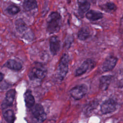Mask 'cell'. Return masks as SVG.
<instances>
[{
    "label": "cell",
    "mask_w": 123,
    "mask_h": 123,
    "mask_svg": "<svg viewBox=\"0 0 123 123\" xmlns=\"http://www.w3.org/2000/svg\"><path fill=\"white\" fill-rule=\"evenodd\" d=\"M62 23V17L57 12H51L47 19V30L49 34H54L59 32Z\"/></svg>",
    "instance_id": "obj_1"
},
{
    "label": "cell",
    "mask_w": 123,
    "mask_h": 123,
    "mask_svg": "<svg viewBox=\"0 0 123 123\" xmlns=\"http://www.w3.org/2000/svg\"><path fill=\"white\" fill-rule=\"evenodd\" d=\"M69 62V56L67 54H64L60 61L57 70L58 77L61 80L65 78L68 73Z\"/></svg>",
    "instance_id": "obj_2"
},
{
    "label": "cell",
    "mask_w": 123,
    "mask_h": 123,
    "mask_svg": "<svg viewBox=\"0 0 123 123\" xmlns=\"http://www.w3.org/2000/svg\"><path fill=\"white\" fill-rule=\"evenodd\" d=\"M87 91V86L86 84H81L72 88L70 91V94L75 100H80L86 95Z\"/></svg>",
    "instance_id": "obj_3"
},
{
    "label": "cell",
    "mask_w": 123,
    "mask_h": 123,
    "mask_svg": "<svg viewBox=\"0 0 123 123\" xmlns=\"http://www.w3.org/2000/svg\"><path fill=\"white\" fill-rule=\"evenodd\" d=\"M117 103L112 98L105 100L100 105V111L103 114H107L114 112L117 109Z\"/></svg>",
    "instance_id": "obj_4"
},
{
    "label": "cell",
    "mask_w": 123,
    "mask_h": 123,
    "mask_svg": "<svg viewBox=\"0 0 123 123\" xmlns=\"http://www.w3.org/2000/svg\"><path fill=\"white\" fill-rule=\"evenodd\" d=\"M32 108V114L33 118L37 122H43L47 118V115L41 105L37 104Z\"/></svg>",
    "instance_id": "obj_5"
},
{
    "label": "cell",
    "mask_w": 123,
    "mask_h": 123,
    "mask_svg": "<svg viewBox=\"0 0 123 123\" xmlns=\"http://www.w3.org/2000/svg\"><path fill=\"white\" fill-rule=\"evenodd\" d=\"M47 70L44 68L35 67L32 68L28 73V77L31 80L42 79L47 74Z\"/></svg>",
    "instance_id": "obj_6"
},
{
    "label": "cell",
    "mask_w": 123,
    "mask_h": 123,
    "mask_svg": "<svg viewBox=\"0 0 123 123\" xmlns=\"http://www.w3.org/2000/svg\"><path fill=\"white\" fill-rule=\"evenodd\" d=\"M94 66V64L93 61L90 59H87L76 70L75 76L77 77L85 74L89 70H91L92 68H93Z\"/></svg>",
    "instance_id": "obj_7"
},
{
    "label": "cell",
    "mask_w": 123,
    "mask_h": 123,
    "mask_svg": "<svg viewBox=\"0 0 123 123\" xmlns=\"http://www.w3.org/2000/svg\"><path fill=\"white\" fill-rule=\"evenodd\" d=\"M118 59L114 56H109L106 59L102 65V69L104 72L112 70L115 67Z\"/></svg>",
    "instance_id": "obj_8"
},
{
    "label": "cell",
    "mask_w": 123,
    "mask_h": 123,
    "mask_svg": "<svg viewBox=\"0 0 123 123\" xmlns=\"http://www.w3.org/2000/svg\"><path fill=\"white\" fill-rule=\"evenodd\" d=\"M15 90L13 89H10L7 92L5 98L1 104V108L2 109H5L12 105L15 98Z\"/></svg>",
    "instance_id": "obj_9"
},
{
    "label": "cell",
    "mask_w": 123,
    "mask_h": 123,
    "mask_svg": "<svg viewBox=\"0 0 123 123\" xmlns=\"http://www.w3.org/2000/svg\"><path fill=\"white\" fill-rule=\"evenodd\" d=\"M77 3L78 13L81 17H83L85 13H86L90 8V2L89 0H77Z\"/></svg>",
    "instance_id": "obj_10"
},
{
    "label": "cell",
    "mask_w": 123,
    "mask_h": 123,
    "mask_svg": "<svg viewBox=\"0 0 123 123\" xmlns=\"http://www.w3.org/2000/svg\"><path fill=\"white\" fill-rule=\"evenodd\" d=\"M61 47V42L57 36H52L49 39V48L52 55H55L59 52Z\"/></svg>",
    "instance_id": "obj_11"
},
{
    "label": "cell",
    "mask_w": 123,
    "mask_h": 123,
    "mask_svg": "<svg viewBox=\"0 0 123 123\" xmlns=\"http://www.w3.org/2000/svg\"><path fill=\"white\" fill-rule=\"evenodd\" d=\"M112 78V76L111 75H106L101 76L99 79V89L102 91L107 90L111 82Z\"/></svg>",
    "instance_id": "obj_12"
},
{
    "label": "cell",
    "mask_w": 123,
    "mask_h": 123,
    "mask_svg": "<svg viewBox=\"0 0 123 123\" xmlns=\"http://www.w3.org/2000/svg\"><path fill=\"white\" fill-rule=\"evenodd\" d=\"M85 16L88 20L96 21L102 19L103 17V14L99 11L91 10L86 12Z\"/></svg>",
    "instance_id": "obj_13"
},
{
    "label": "cell",
    "mask_w": 123,
    "mask_h": 123,
    "mask_svg": "<svg viewBox=\"0 0 123 123\" xmlns=\"http://www.w3.org/2000/svg\"><path fill=\"white\" fill-rule=\"evenodd\" d=\"M3 66L15 71L20 70L22 68V65L20 62L13 59L8 60L4 64Z\"/></svg>",
    "instance_id": "obj_14"
},
{
    "label": "cell",
    "mask_w": 123,
    "mask_h": 123,
    "mask_svg": "<svg viewBox=\"0 0 123 123\" xmlns=\"http://www.w3.org/2000/svg\"><path fill=\"white\" fill-rule=\"evenodd\" d=\"M91 32L88 27H83L77 33V37L81 41H84L88 39L91 36Z\"/></svg>",
    "instance_id": "obj_15"
},
{
    "label": "cell",
    "mask_w": 123,
    "mask_h": 123,
    "mask_svg": "<svg viewBox=\"0 0 123 123\" xmlns=\"http://www.w3.org/2000/svg\"><path fill=\"white\" fill-rule=\"evenodd\" d=\"M37 2L36 0H24L23 7L25 11L28 12L37 8Z\"/></svg>",
    "instance_id": "obj_16"
},
{
    "label": "cell",
    "mask_w": 123,
    "mask_h": 123,
    "mask_svg": "<svg viewBox=\"0 0 123 123\" xmlns=\"http://www.w3.org/2000/svg\"><path fill=\"white\" fill-rule=\"evenodd\" d=\"M99 7L106 12L112 13L117 10L116 5L112 2H107L106 3L99 5Z\"/></svg>",
    "instance_id": "obj_17"
},
{
    "label": "cell",
    "mask_w": 123,
    "mask_h": 123,
    "mask_svg": "<svg viewBox=\"0 0 123 123\" xmlns=\"http://www.w3.org/2000/svg\"><path fill=\"white\" fill-rule=\"evenodd\" d=\"M24 96L26 106L28 108H32L35 105V100L34 96L32 95L31 91L29 90L26 91Z\"/></svg>",
    "instance_id": "obj_18"
},
{
    "label": "cell",
    "mask_w": 123,
    "mask_h": 123,
    "mask_svg": "<svg viewBox=\"0 0 123 123\" xmlns=\"http://www.w3.org/2000/svg\"><path fill=\"white\" fill-rule=\"evenodd\" d=\"M15 25L16 30L19 33H22L24 32L27 28V26L25 22L23 19L20 18L18 19L15 21Z\"/></svg>",
    "instance_id": "obj_19"
},
{
    "label": "cell",
    "mask_w": 123,
    "mask_h": 123,
    "mask_svg": "<svg viewBox=\"0 0 123 123\" xmlns=\"http://www.w3.org/2000/svg\"><path fill=\"white\" fill-rule=\"evenodd\" d=\"M3 117L5 120L9 123H12L15 120V116L14 112L12 110H7L3 114Z\"/></svg>",
    "instance_id": "obj_20"
},
{
    "label": "cell",
    "mask_w": 123,
    "mask_h": 123,
    "mask_svg": "<svg viewBox=\"0 0 123 123\" xmlns=\"http://www.w3.org/2000/svg\"><path fill=\"white\" fill-rule=\"evenodd\" d=\"M6 10L9 14L13 15L17 14L20 11V9L15 4H11L7 7Z\"/></svg>",
    "instance_id": "obj_21"
},
{
    "label": "cell",
    "mask_w": 123,
    "mask_h": 123,
    "mask_svg": "<svg viewBox=\"0 0 123 123\" xmlns=\"http://www.w3.org/2000/svg\"><path fill=\"white\" fill-rule=\"evenodd\" d=\"M119 32L121 34H123V14L121 17L120 23H119Z\"/></svg>",
    "instance_id": "obj_22"
},
{
    "label": "cell",
    "mask_w": 123,
    "mask_h": 123,
    "mask_svg": "<svg viewBox=\"0 0 123 123\" xmlns=\"http://www.w3.org/2000/svg\"><path fill=\"white\" fill-rule=\"evenodd\" d=\"M4 78V74L0 72V82L3 80Z\"/></svg>",
    "instance_id": "obj_23"
},
{
    "label": "cell",
    "mask_w": 123,
    "mask_h": 123,
    "mask_svg": "<svg viewBox=\"0 0 123 123\" xmlns=\"http://www.w3.org/2000/svg\"></svg>",
    "instance_id": "obj_24"
}]
</instances>
